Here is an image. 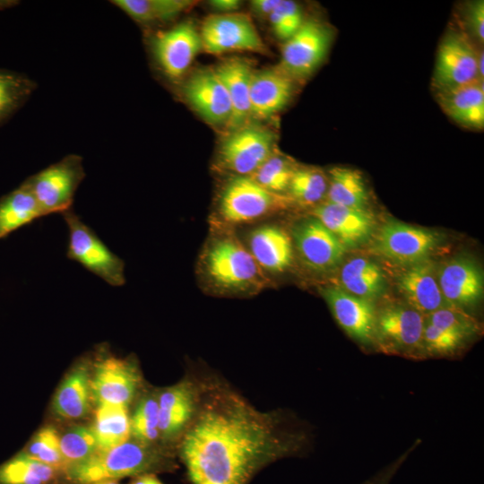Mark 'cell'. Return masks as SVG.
<instances>
[{"label":"cell","instance_id":"1","mask_svg":"<svg viewBox=\"0 0 484 484\" xmlns=\"http://www.w3.org/2000/svg\"><path fill=\"white\" fill-rule=\"evenodd\" d=\"M281 424L277 414L256 410L228 386L210 385L198 396L178 447L188 480L247 484L264 466L302 446V436L286 432Z\"/></svg>","mask_w":484,"mask_h":484},{"label":"cell","instance_id":"2","mask_svg":"<svg viewBox=\"0 0 484 484\" xmlns=\"http://www.w3.org/2000/svg\"><path fill=\"white\" fill-rule=\"evenodd\" d=\"M207 288L219 294L250 295L265 288L266 278L247 247L232 233H215L199 260Z\"/></svg>","mask_w":484,"mask_h":484},{"label":"cell","instance_id":"3","mask_svg":"<svg viewBox=\"0 0 484 484\" xmlns=\"http://www.w3.org/2000/svg\"><path fill=\"white\" fill-rule=\"evenodd\" d=\"M173 456L160 445H146L134 439L116 447L97 451L89 458L68 464L62 477L70 484H93L117 480L144 473L173 469Z\"/></svg>","mask_w":484,"mask_h":484},{"label":"cell","instance_id":"4","mask_svg":"<svg viewBox=\"0 0 484 484\" xmlns=\"http://www.w3.org/2000/svg\"><path fill=\"white\" fill-rule=\"evenodd\" d=\"M289 200L264 189L249 176H233L220 189L216 213L226 225L250 223L285 208Z\"/></svg>","mask_w":484,"mask_h":484},{"label":"cell","instance_id":"5","mask_svg":"<svg viewBox=\"0 0 484 484\" xmlns=\"http://www.w3.org/2000/svg\"><path fill=\"white\" fill-rule=\"evenodd\" d=\"M62 216L68 229L66 255L108 284H125V262L71 209Z\"/></svg>","mask_w":484,"mask_h":484},{"label":"cell","instance_id":"6","mask_svg":"<svg viewBox=\"0 0 484 484\" xmlns=\"http://www.w3.org/2000/svg\"><path fill=\"white\" fill-rule=\"evenodd\" d=\"M84 177L82 158L68 154L23 182L46 216L71 210L75 193Z\"/></svg>","mask_w":484,"mask_h":484},{"label":"cell","instance_id":"7","mask_svg":"<svg viewBox=\"0 0 484 484\" xmlns=\"http://www.w3.org/2000/svg\"><path fill=\"white\" fill-rule=\"evenodd\" d=\"M147 43L156 68L170 82L179 80L203 50L200 32L190 21L153 31Z\"/></svg>","mask_w":484,"mask_h":484},{"label":"cell","instance_id":"8","mask_svg":"<svg viewBox=\"0 0 484 484\" xmlns=\"http://www.w3.org/2000/svg\"><path fill=\"white\" fill-rule=\"evenodd\" d=\"M275 147L276 135L271 129L247 124L221 141L218 163L234 176H251L276 151Z\"/></svg>","mask_w":484,"mask_h":484},{"label":"cell","instance_id":"9","mask_svg":"<svg viewBox=\"0 0 484 484\" xmlns=\"http://www.w3.org/2000/svg\"><path fill=\"white\" fill-rule=\"evenodd\" d=\"M142 376L133 359L104 353L91 365V395L95 406L128 407L140 389Z\"/></svg>","mask_w":484,"mask_h":484},{"label":"cell","instance_id":"10","mask_svg":"<svg viewBox=\"0 0 484 484\" xmlns=\"http://www.w3.org/2000/svg\"><path fill=\"white\" fill-rule=\"evenodd\" d=\"M333 32L316 20H305L284 41L279 67L294 81L306 80L321 65L329 51Z\"/></svg>","mask_w":484,"mask_h":484},{"label":"cell","instance_id":"11","mask_svg":"<svg viewBox=\"0 0 484 484\" xmlns=\"http://www.w3.org/2000/svg\"><path fill=\"white\" fill-rule=\"evenodd\" d=\"M440 242L435 231L393 220L377 230L371 250L393 263L414 264L427 260Z\"/></svg>","mask_w":484,"mask_h":484},{"label":"cell","instance_id":"12","mask_svg":"<svg viewBox=\"0 0 484 484\" xmlns=\"http://www.w3.org/2000/svg\"><path fill=\"white\" fill-rule=\"evenodd\" d=\"M200 35L203 50L212 55L232 51L264 54L266 48L251 19L244 13H218L206 17Z\"/></svg>","mask_w":484,"mask_h":484},{"label":"cell","instance_id":"13","mask_svg":"<svg viewBox=\"0 0 484 484\" xmlns=\"http://www.w3.org/2000/svg\"><path fill=\"white\" fill-rule=\"evenodd\" d=\"M479 52L464 33L456 30L448 32L442 39L436 55L433 83L437 91L480 81Z\"/></svg>","mask_w":484,"mask_h":484},{"label":"cell","instance_id":"14","mask_svg":"<svg viewBox=\"0 0 484 484\" xmlns=\"http://www.w3.org/2000/svg\"><path fill=\"white\" fill-rule=\"evenodd\" d=\"M290 238L301 261L312 271L327 272L342 262L346 248L314 216L295 223Z\"/></svg>","mask_w":484,"mask_h":484},{"label":"cell","instance_id":"15","mask_svg":"<svg viewBox=\"0 0 484 484\" xmlns=\"http://www.w3.org/2000/svg\"><path fill=\"white\" fill-rule=\"evenodd\" d=\"M425 320L411 307L391 306L376 313V341L388 350L413 353L423 350Z\"/></svg>","mask_w":484,"mask_h":484},{"label":"cell","instance_id":"16","mask_svg":"<svg viewBox=\"0 0 484 484\" xmlns=\"http://www.w3.org/2000/svg\"><path fill=\"white\" fill-rule=\"evenodd\" d=\"M320 292L339 325L350 337L366 345L376 341V312L371 300L337 286L322 288Z\"/></svg>","mask_w":484,"mask_h":484},{"label":"cell","instance_id":"17","mask_svg":"<svg viewBox=\"0 0 484 484\" xmlns=\"http://www.w3.org/2000/svg\"><path fill=\"white\" fill-rule=\"evenodd\" d=\"M186 102L208 123L228 125L231 105L228 92L213 69H199L181 86Z\"/></svg>","mask_w":484,"mask_h":484},{"label":"cell","instance_id":"18","mask_svg":"<svg viewBox=\"0 0 484 484\" xmlns=\"http://www.w3.org/2000/svg\"><path fill=\"white\" fill-rule=\"evenodd\" d=\"M437 281L445 299L458 308L475 305L483 295L482 271L467 257L445 263L437 272Z\"/></svg>","mask_w":484,"mask_h":484},{"label":"cell","instance_id":"19","mask_svg":"<svg viewBox=\"0 0 484 484\" xmlns=\"http://www.w3.org/2000/svg\"><path fill=\"white\" fill-rule=\"evenodd\" d=\"M160 440L169 442L183 435L192 421L198 394L189 381H182L157 393Z\"/></svg>","mask_w":484,"mask_h":484},{"label":"cell","instance_id":"20","mask_svg":"<svg viewBox=\"0 0 484 484\" xmlns=\"http://www.w3.org/2000/svg\"><path fill=\"white\" fill-rule=\"evenodd\" d=\"M294 82L279 66L254 70L250 82L251 118L267 119L282 110L292 98Z\"/></svg>","mask_w":484,"mask_h":484},{"label":"cell","instance_id":"21","mask_svg":"<svg viewBox=\"0 0 484 484\" xmlns=\"http://www.w3.org/2000/svg\"><path fill=\"white\" fill-rule=\"evenodd\" d=\"M312 216L320 220L345 248L359 246L373 234L375 220L366 209H355L325 202L317 205Z\"/></svg>","mask_w":484,"mask_h":484},{"label":"cell","instance_id":"22","mask_svg":"<svg viewBox=\"0 0 484 484\" xmlns=\"http://www.w3.org/2000/svg\"><path fill=\"white\" fill-rule=\"evenodd\" d=\"M398 288L411 307L420 314H431L440 308L453 307L444 298L434 264L424 260L411 264L402 272Z\"/></svg>","mask_w":484,"mask_h":484},{"label":"cell","instance_id":"23","mask_svg":"<svg viewBox=\"0 0 484 484\" xmlns=\"http://www.w3.org/2000/svg\"><path fill=\"white\" fill-rule=\"evenodd\" d=\"M247 249L264 272L280 273L293 262V243L281 227L264 224L254 229L247 238Z\"/></svg>","mask_w":484,"mask_h":484},{"label":"cell","instance_id":"24","mask_svg":"<svg viewBox=\"0 0 484 484\" xmlns=\"http://www.w3.org/2000/svg\"><path fill=\"white\" fill-rule=\"evenodd\" d=\"M222 82L231 105V116L228 123L230 131L249 124L250 82L254 69L247 59L230 57L213 68Z\"/></svg>","mask_w":484,"mask_h":484},{"label":"cell","instance_id":"25","mask_svg":"<svg viewBox=\"0 0 484 484\" xmlns=\"http://www.w3.org/2000/svg\"><path fill=\"white\" fill-rule=\"evenodd\" d=\"M91 365L83 359L72 367L57 388L52 402L53 412L65 419L85 417L90 410Z\"/></svg>","mask_w":484,"mask_h":484},{"label":"cell","instance_id":"26","mask_svg":"<svg viewBox=\"0 0 484 484\" xmlns=\"http://www.w3.org/2000/svg\"><path fill=\"white\" fill-rule=\"evenodd\" d=\"M437 92L440 105L453 120L471 129H480L483 127V82L479 81Z\"/></svg>","mask_w":484,"mask_h":484},{"label":"cell","instance_id":"27","mask_svg":"<svg viewBox=\"0 0 484 484\" xmlns=\"http://www.w3.org/2000/svg\"><path fill=\"white\" fill-rule=\"evenodd\" d=\"M45 216L32 193L22 182L0 197V239Z\"/></svg>","mask_w":484,"mask_h":484},{"label":"cell","instance_id":"28","mask_svg":"<svg viewBox=\"0 0 484 484\" xmlns=\"http://www.w3.org/2000/svg\"><path fill=\"white\" fill-rule=\"evenodd\" d=\"M111 4L140 25L151 27L174 21L194 4L190 0H113Z\"/></svg>","mask_w":484,"mask_h":484},{"label":"cell","instance_id":"29","mask_svg":"<svg viewBox=\"0 0 484 484\" xmlns=\"http://www.w3.org/2000/svg\"><path fill=\"white\" fill-rule=\"evenodd\" d=\"M340 281L345 291L371 301L382 295L385 287L381 268L362 257L352 258L341 267Z\"/></svg>","mask_w":484,"mask_h":484},{"label":"cell","instance_id":"30","mask_svg":"<svg viewBox=\"0 0 484 484\" xmlns=\"http://www.w3.org/2000/svg\"><path fill=\"white\" fill-rule=\"evenodd\" d=\"M91 427L97 437L99 451L127 442L131 437L128 407L112 404L95 406Z\"/></svg>","mask_w":484,"mask_h":484},{"label":"cell","instance_id":"31","mask_svg":"<svg viewBox=\"0 0 484 484\" xmlns=\"http://www.w3.org/2000/svg\"><path fill=\"white\" fill-rule=\"evenodd\" d=\"M328 203L355 208L366 209L368 193L363 176L359 171L334 167L329 170L326 192Z\"/></svg>","mask_w":484,"mask_h":484},{"label":"cell","instance_id":"32","mask_svg":"<svg viewBox=\"0 0 484 484\" xmlns=\"http://www.w3.org/2000/svg\"><path fill=\"white\" fill-rule=\"evenodd\" d=\"M62 472L20 452L0 464V484H53Z\"/></svg>","mask_w":484,"mask_h":484},{"label":"cell","instance_id":"33","mask_svg":"<svg viewBox=\"0 0 484 484\" xmlns=\"http://www.w3.org/2000/svg\"><path fill=\"white\" fill-rule=\"evenodd\" d=\"M36 82L25 74L0 68V125L29 99Z\"/></svg>","mask_w":484,"mask_h":484},{"label":"cell","instance_id":"34","mask_svg":"<svg viewBox=\"0 0 484 484\" xmlns=\"http://www.w3.org/2000/svg\"><path fill=\"white\" fill-rule=\"evenodd\" d=\"M328 179L319 169L296 168L288 191L290 200L301 205L318 204L326 195Z\"/></svg>","mask_w":484,"mask_h":484},{"label":"cell","instance_id":"35","mask_svg":"<svg viewBox=\"0 0 484 484\" xmlns=\"http://www.w3.org/2000/svg\"><path fill=\"white\" fill-rule=\"evenodd\" d=\"M131 436L146 444L156 445L160 439L157 393H145L130 415Z\"/></svg>","mask_w":484,"mask_h":484},{"label":"cell","instance_id":"36","mask_svg":"<svg viewBox=\"0 0 484 484\" xmlns=\"http://www.w3.org/2000/svg\"><path fill=\"white\" fill-rule=\"evenodd\" d=\"M21 452L61 472L67 465L61 452L60 434L52 426L38 430Z\"/></svg>","mask_w":484,"mask_h":484},{"label":"cell","instance_id":"37","mask_svg":"<svg viewBox=\"0 0 484 484\" xmlns=\"http://www.w3.org/2000/svg\"><path fill=\"white\" fill-rule=\"evenodd\" d=\"M296 167L277 151L251 177L264 189L278 194L288 191Z\"/></svg>","mask_w":484,"mask_h":484},{"label":"cell","instance_id":"38","mask_svg":"<svg viewBox=\"0 0 484 484\" xmlns=\"http://www.w3.org/2000/svg\"><path fill=\"white\" fill-rule=\"evenodd\" d=\"M60 447L67 465L83 461L99 451L92 427L85 425L73 426L60 435Z\"/></svg>","mask_w":484,"mask_h":484},{"label":"cell","instance_id":"39","mask_svg":"<svg viewBox=\"0 0 484 484\" xmlns=\"http://www.w3.org/2000/svg\"><path fill=\"white\" fill-rule=\"evenodd\" d=\"M268 19L275 36L283 41L294 35L305 22L300 5L289 0H280Z\"/></svg>","mask_w":484,"mask_h":484},{"label":"cell","instance_id":"40","mask_svg":"<svg viewBox=\"0 0 484 484\" xmlns=\"http://www.w3.org/2000/svg\"><path fill=\"white\" fill-rule=\"evenodd\" d=\"M426 321L436 327L457 333L465 339L479 330L474 319L455 307L440 308L428 315Z\"/></svg>","mask_w":484,"mask_h":484},{"label":"cell","instance_id":"41","mask_svg":"<svg viewBox=\"0 0 484 484\" xmlns=\"http://www.w3.org/2000/svg\"><path fill=\"white\" fill-rule=\"evenodd\" d=\"M465 338L441 329L425 321L423 330V350L433 355H448L457 350Z\"/></svg>","mask_w":484,"mask_h":484},{"label":"cell","instance_id":"42","mask_svg":"<svg viewBox=\"0 0 484 484\" xmlns=\"http://www.w3.org/2000/svg\"><path fill=\"white\" fill-rule=\"evenodd\" d=\"M466 22L471 34L480 41L484 39V2L474 1L468 4Z\"/></svg>","mask_w":484,"mask_h":484},{"label":"cell","instance_id":"43","mask_svg":"<svg viewBox=\"0 0 484 484\" xmlns=\"http://www.w3.org/2000/svg\"><path fill=\"white\" fill-rule=\"evenodd\" d=\"M419 443L413 445V446L407 450L402 455L393 461L391 464L385 467L382 471L377 472L372 478L364 481L361 484H389L393 477L395 475L396 471L405 462L411 452L418 445Z\"/></svg>","mask_w":484,"mask_h":484},{"label":"cell","instance_id":"44","mask_svg":"<svg viewBox=\"0 0 484 484\" xmlns=\"http://www.w3.org/2000/svg\"><path fill=\"white\" fill-rule=\"evenodd\" d=\"M280 0H253L250 3L252 11L259 17L268 18L278 5Z\"/></svg>","mask_w":484,"mask_h":484},{"label":"cell","instance_id":"45","mask_svg":"<svg viewBox=\"0 0 484 484\" xmlns=\"http://www.w3.org/2000/svg\"><path fill=\"white\" fill-rule=\"evenodd\" d=\"M242 4L238 0H213L210 2V5L220 13H236Z\"/></svg>","mask_w":484,"mask_h":484},{"label":"cell","instance_id":"46","mask_svg":"<svg viewBox=\"0 0 484 484\" xmlns=\"http://www.w3.org/2000/svg\"><path fill=\"white\" fill-rule=\"evenodd\" d=\"M129 484H163L154 473H144L133 478Z\"/></svg>","mask_w":484,"mask_h":484},{"label":"cell","instance_id":"47","mask_svg":"<svg viewBox=\"0 0 484 484\" xmlns=\"http://www.w3.org/2000/svg\"><path fill=\"white\" fill-rule=\"evenodd\" d=\"M483 61H484V58H483V52L480 51L479 52V57H478V72H479V77H480V80L482 81L483 79V74H484V70H483Z\"/></svg>","mask_w":484,"mask_h":484},{"label":"cell","instance_id":"48","mask_svg":"<svg viewBox=\"0 0 484 484\" xmlns=\"http://www.w3.org/2000/svg\"><path fill=\"white\" fill-rule=\"evenodd\" d=\"M17 4L16 1H0V10Z\"/></svg>","mask_w":484,"mask_h":484},{"label":"cell","instance_id":"49","mask_svg":"<svg viewBox=\"0 0 484 484\" xmlns=\"http://www.w3.org/2000/svg\"><path fill=\"white\" fill-rule=\"evenodd\" d=\"M93 484H119L117 480H105V481H99Z\"/></svg>","mask_w":484,"mask_h":484}]
</instances>
